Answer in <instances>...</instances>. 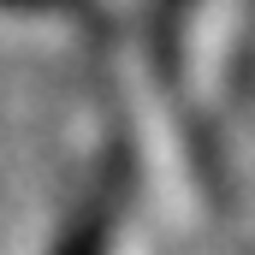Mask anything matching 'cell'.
<instances>
[{
	"instance_id": "6da1fadb",
	"label": "cell",
	"mask_w": 255,
	"mask_h": 255,
	"mask_svg": "<svg viewBox=\"0 0 255 255\" xmlns=\"http://www.w3.org/2000/svg\"><path fill=\"white\" fill-rule=\"evenodd\" d=\"M6 6H48V0H6Z\"/></svg>"
}]
</instances>
